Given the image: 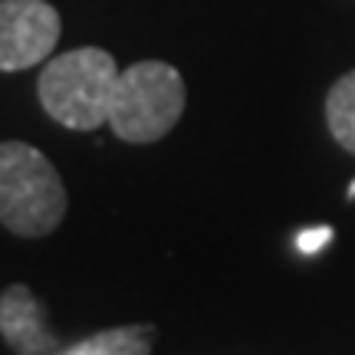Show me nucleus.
Segmentation results:
<instances>
[{"mask_svg":"<svg viewBox=\"0 0 355 355\" xmlns=\"http://www.w3.org/2000/svg\"><path fill=\"white\" fill-rule=\"evenodd\" d=\"M115 83H119V66L112 53L99 46H79L60 53L40 73V105L53 122L73 132H92L109 122Z\"/></svg>","mask_w":355,"mask_h":355,"instance_id":"obj_1","label":"nucleus"},{"mask_svg":"<svg viewBox=\"0 0 355 355\" xmlns=\"http://www.w3.org/2000/svg\"><path fill=\"white\" fill-rule=\"evenodd\" d=\"M66 217V188L46 155L0 141V224L17 237H46Z\"/></svg>","mask_w":355,"mask_h":355,"instance_id":"obj_2","label":"nucleus"},{"mask_svg":"<svg viewBox=\"0 0 355 355\" xmlns=\"http://www.w3.org/2000/svg\"><path fill=\"white\" fill-rule=\"evenodd\" d=\"M184 112V79L171 63L141 60L119 73L109 109L115 139L132 145L165 139Z\"/></svg>","mask_w":355,"mask_h":355,"instance_id":"obj_3","label":"nucleus"},{"mask_svg":"<svg viewBox=\"0 0 355 355\" xmlns=\"http://www.w3.org/2000/svg\"><path fill=\"white\" fill-rule=\"evenodd\" d=\"M60 43V13L46 0H0V73L43 63Z\"/></svg>","mask_w":355,"mask_h":355,"instance_id":"obj_4","label":"nucleus"},{"mask_svg":"<svg viewBox=\"0 0 355 355\" xmlns=\"http://www.w3.org/2000/svg\"><path fill=\"white\" fill-rule=\"evenodd\" d=\"M0 336L17 355H53L60 349L56 332L46 326V309L24 283L0 293Z\"/></svg>","mask_w":355,"mask_h":355,"instance_id":"obj_5","label":"nucleus"},{"mask_svg":"<svg viewBox=\"0 0 355 355\" xmlns=\"http://www.w3.org/2000/svg\"><path fill=\"white\" fill-rule=\"evenodd\" d=\"M152 343H155V326L135 322V326L102 329L60 355H152Z\"/></svg>","mask_w":355,"mask_h":355,"instance_id":"obj_6","label":"nucleus"},{"mask_svg":"<svg viewBox=\"0 0 355 355\" xmlns=\"http://www.w3.org/2000/svg\"><path fill=\"white\" fill-rule=\"evenodd\" d=\"M326 125L332 139L343 145L349 155H355V69L336 79V86L326 96Z\"/></svg>","mask_w":355,"mask_h":355,"instance_id":"obj_7","label":"nucleus"},{"mask_svg":"<svg viewBox=\"0 0 355 355\" xmlns=\"http://www.w3.org/2000/svg\"><path fill=\"white\" fill-rule=\"evenodd\" d=\"M329 241H332V227H309V230H300V234H296V247H300L303 254H319Z\"/></svg>","mask_w":355,"mask_h":355,"instance_id":"obj_8","label":"nucleus"},{"mask_svg":"<svg viewBox=\"0 0 355 355\" xmlns=\"http://www.w3.org/2000/svg\"><path fill=\"white\" fill-rule=\"evenodd\" d=\"M352 198H355V181L349 184V201H352Z\"/></svg>","mask_w":355,"mask_h":355,"instance_id":"obj_9","label":"nucleus"}]
</instances>
